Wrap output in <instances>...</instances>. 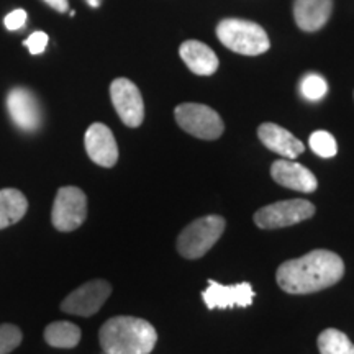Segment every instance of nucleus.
<instances>
[{"label":"nucleus","mask_w":354,"mask_h":354,"mask_svg":"<svg viewBox=\"0 0 354 354\" xmlns=\"http://www.w3.org/2000/svg\"><path fill=\"white\" fill-rule=\"evenodd\" d=\"M216 37L233 53L245 56H259L271 48L263 26L241 19L221 20L216 25Z\"/></svg>","instance_id":"7ed1b4c3"},{"label":"nucleus","mask_w":354,"mask_h":354,"mask_svg":"<svg viewBox=\"0 0 354 354\" xmlns=\"http://www.w3.org/2000/svg\"><path fill=\"white\" fill-rule=\"evenodd\" d=\"M318 349L322 354H354V344L348 335L336 328H326L322 331L317 339Z\"/></svg>","instance_id":"6ab92c4d"},{"label":"nucleus","mask_w":354,"mask_h":354,"mask_svg":"<svg viewBox=\"0 0 354 354\" xmlns=\"http://www.w3.org/2000/svg\"><path fill=\"white\" fill-rule=\"evenodd\" d=\"M81 328L71 322H55L44 330V342L53 348L71 349L81 342Z\"/></svg>","instance_id":"a211bd4d"},{"label":"nucleus","mask_w":354,"mask_h":354,"mask_svg":"<svg viewBox=\"0 0 354 354\" xmlns=\"http://www.w3.org/2000/svg\"><path fill=\"white\" fill-rule=\"evenodd\" d=\"M48 35L44 32H35L25 39V46L28 48L32 55H41L48 46Z\"/></svg>","instance_id":"5701e85b"},{"label":"nucleus","mask_w":354,"mask_h":354,"mask_svg":"<svg viewBox=\"0 0 354 354\" xmlns=\"http://www.w3.org/2000/svg\"><path fill=\"white\" fill-rule=\"evenodd\" d=\"M87 218V197L79 187L66 185L57 190L51 221L59 232H74Z\"/></svg>","instance_id":"0eeeda50"},{"label":"nucleus","mask_w":354,"mask_h":354,"mask_svg":"<svg viewBox=\"0 0 354 354\" xmlns=\"http://www.w3.org/2000/svg\"><path fill=\"white\" fill-rule=\"evenodd\" d=\"M99 342L104 354H149L156 346L158 333L143 318L113 317L102 325Z\"/></svg>","instance_id":"f03ea898"},{"label":"nucleus","mask_w":354,"mask_h":354,"mask_svg":"<svg viewBox=\"0 0 354 354\" xmlns=\"http://www.w3.org/2000/svg\"><path fill=\"white\" fill-rule=\"evenodd\" d=\"M86 151L88 158L102 167H113L118 161V146L112 130L104 123H94L87 128Z\"/></svg>","instance_id":"f8f14e48"},{"label":"nucleus","mask_w":354,"mask_h":354,"mask_svg":"<svg viewBox=\"0 0 354 354\" xmlns=\"http://www.w3.org/2000/svg\"><path fill=\"white\" fill-rule=\"evenodd\" d=\"M110 294H112V286L107 281L102 279L88 281L79 289L71 292L61 304V310L71 315L92 317L107 302Z\"/></svg>","instance_id":"6e6552de"},{"label":"nucleus","mask_w":354,"mask_h":354,"mask_svg":"<svg viewBox=\"0 0 354 354\" xmlns=\"http://www.w3.org/2000/svg\"><path fill=\"white\" fill-rule=\"evenodd\" d=\"M315 215V205L304 198H290L266 205L254 214V223L263 230H276L297 225Z\"/></svg>","instance_id":"423d86ee"},{"label":"nucleus","mask_w":354,"mask_h":354,"mask_svg":"<svg viewBox=\"0 0 354 354\" xmlns=\"http://www.w3.org/2000/svg\"><path fill=\"white\" fill-rule=\"evenodd\" d=\"M300 91H302L305 99L317 102L323 99L326 92H328V84L318 74H307L302 79V84H300Z\"/></svg>","instance_id":"412c9836"},{"label":"nucleus","mask_w":354,"mask_h":354,"mask_svg":"<svg viewBox=\"0 0 354 354\" xmlns=\"http://www.w3.org/2000/svg\"><path fill=\"white\" fill-rule=\"evenodd\" d=\"M28 210V201L19 189L0 190V230L12 227L24 218Z\"/></svg>","instance_id":"f3484780"},{"label":"nucleus","mask_w":354,"mask_h":354,"mask_svg":"<svg viewBox=\"0 0 354 354\" xmlns=\"http://www.w3.org/2000/svg\"><path fill=\"white\" fill-rule=\"evenodd\" d=\"M258 136L266 148L286 159H295L305 151L302 141L276 123H263L258 128Z\"/></svg>","instance_id":"4468645a"},{"label":"nucleus","mask_w":354,"mask_h":354,"mask_svg":"<svg viewBox=\"0 0 354 354\" xmlns=\"http://www.w3.org/2000/svg\"><path fill=\"white\" fill-rule=\"evenodd\" d=\"M7 109L12 122L24 131H37L41 127V107L32 91L25 87H15L8 92Z\"/></svg>","instance_id":"9d476101"},{"label":"nucleus","mask_w":354,"mask_h":354,"mask_svg":"<svg viewBox=\"0 0 354 354\" xmlns=\"http://www.w3.org/2000/svg\"><path fill=\"white\" fill-rule=\"evenodd\" d=\"M308 145L310 148H312V151L318 154L320 158H333L336 156V153H338V145H336V140L333 138V135L328 131H323V130H318V131H313L312 135H310V140H308Z\"/></svg>","instance_id":"aec40b11"},{"label":"nucleus","mask_w":354,"mask_h":354,"mask_svg":"<svg viewBox=\"0 0 354 354\" xmlns=\"http://www.w3.org/2000/svg\"><path fill=\"white\" fill-rule=\"evenodd\" d=\"M223 216L209 215L194 220L177 236V251L183 258L198 259L209 253L225 232Z\"/></svg>","instance_id":"20e7f679"},{"label":"nucleus","mask_w":354,"mask_h":354,"mask_svg":"<svg viewBox=\"0 0 354 354\" xmlns=\"http://www.w3.org/2000/svg\"><path fill=\"white\" fill-rule=\"evenodd\" d=\"M26 19H28V13H26L25 10H21V8H19V10H13L8 13V15L6 17V20H3V24H6L7 30L15 32V30H20L21 26L26 24Z\"/></svg>","instance_id":"b1692460"},{"label":"nucleus","mask_w":354,"mask_h":354,"mask_svg":"<svg viewBox=\"0 0 354 354\" xmlns=\"http://www.w3.org/2000/svg\"><path fill=\"white\" fill-rule=\"evenodd\" d=\"M44 2L48 3V6L55 8V10L64 13L66 10H68V0H44Z\"/></svg>","instance_id":"393cba45"},{"label":"nucleus","mask_w":354,"mask_h":354,"mask_svg":"<svg viewBox=\"0 0 354 354\" xmlns=\"http://www.w3.org/2000/svg\"><path fill=\"white\" fill-rule=\"evenodd\" d=\"M271 176L282 187L297 190V192L312 194L318 187L315 174L307 167L292 161V159H279L271 166Z\"/></svg>","instance_id":"ddd939ff"},{"label":"nucleus","mask_w":354,"mask_h":354,"mask_svg":"<svg viewBox=\"0 0 354 354\" xmlns=\"http://www.w3.org/2000/svg\"><path fill=\"white\" fill-rule=\"evenodd\" d=\"M179 55L185 66L197 76H212L218 69V57L205 43L187 39L180 44Z\"/></svg>","instance_id":"dca6fc26"},{"label":"nucleus","mask_w":354,"mask_h":354,"mask_svg":"<svg viewBox=\"0 0 354 354\" xmlns=\"http://www.w3.org/2000/svg\"><path fill=\"white\" fill-rule=\"evenodd\" d=\"M87 3L91 7H99L100 3H102V0H87Z\"/></svg>","instance_id":"a878e982"},{"label":"nucleus","mask_w":354,"mask_h":354,"mask_svg":"<svg viewBox=\"0 0 354 354\" xmlns=\"http://www.w3.org/2000/svg\"><path fill=\"white\" fill-rule=\"evenodd\" d=\"M207 308H232L250 307L254 300V290L250 282L236 286H221L215 281H209V287L202 294Z\"/></svg>","instance_id":"9b49d317"},{"label":"nucleus","mask_w":354,"mask_h":354,"mask_svg":"<svg viewBox=\"0 0 354 354\" xmlns=\"http://www.w3.org/2000/svg\"><path fill=\"white\" fill-rule=\"evenodd\" d=\"M333 0H295L294 19L304 32H318L330 20Z\"/></svg>","instance_id":"2eb2a0df"},{"label":"nucleus","mask_w":354,"mask_h":354,"mask_svg":"<svg viewBox=\"0 0 354 354\" xmlns=\"http://www.w3.org/2000/svg\"><path fill=\"white\" fill-rule=\"evenodd\" d=\"M110 99L118 117L127 127L136 128L145 120V102L140 88L127 77L115 79L110 86Z\"/></svg>","instance_id":"1a4fd4ad"},{"label":"nucleus","mask_w":354,"mask_h":354,"mask_svg":"<svg viewBox=\"0 0 354 354\" xmlns=\"http://www.w3.org/2000/svg\"><path fill=\"white\" fill-rule=\"evenodd\" d=\"M177 125L201 140L220 138L225 130L223 120L214 109L202 104H180L174 110Z\"/></svg>","instance_id":"39448f33"},{"label":"nucleus","mask_w":354,"mask_h":354,"mask_svg":"<svg viewBox=\"0 0 354 354\" xmlns=\"http://www.w3.org/2000/svg\"><path fill=\"white\" fill-rule=\"evenodd\" d=\"M344 276V263L328 250H313L302 258L286 261L279 266L276 281L287 294L305 295L328 289Z\"/></svg>","instance_id":"f257e3e1"},{"label":"nucleus","mask_w":354,"mask_h":354,"mask_svg":"<svg viewBox=\"0 0 354 354\" xmlns=\"http://www.w3.org/2000/svg\"><path fill=\"white\" fill-rule=\"evenodd\" d=\"M24 335L19 326L3 323L0 325V354H8L20 346Z\"/></svg>","instance_id":"4be33fe9"}]
</instances>
